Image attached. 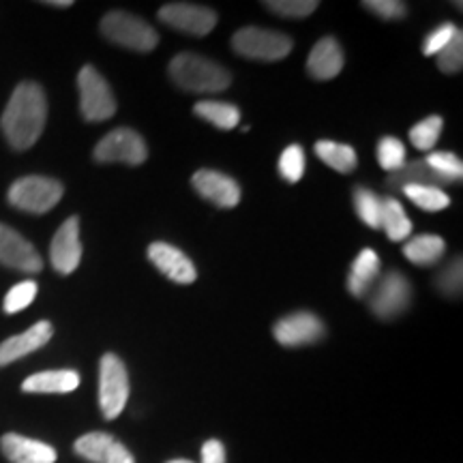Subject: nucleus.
Here are the masks:
<instances>
[{
    "label": "nucleus",
    "mask_w": 463,
    "mask_h": 463,
    "mask_svg": "<svg viewBox=\"0 0 463 463\" xmlns=\"http://www.w3.org/2000/svg\"><path fill=\"white\" fill-rule=\"evenodd\" d=\"M45 118H48V101L43 89L34 82H22L5 108L0 127L9 146L28 150L42 137Z\"/></svg>",
    "instance_id": "obj_1"
},
{
    "label": "nucleus",
    "mask_w": 463,
    "mask_h": 463,
    "mask_svg": "<svg viewBox=\"0 0 463 463\" xmlns=\"http://www.w3.org/2000/svg\"><path fill=\"white\" fill-rule=\"evenodd\" d=\"M174 84L189 92H222L232 84V75L222 65L198 54H178L170 62Z\"/></svg>",
    "instance_id": "obj_2"
},
{
    "label": "nucleus",
    "mask_w": 463,
    "mask_h": 463,
    "mask_svg": "<svg viewBox=\"0 0 463 463\" xmlns=\"http://www.w3.org/2000/svg\"><path fill=\"white\" fill-rule=\"evenodd\" d=\"M101 33L108 42L133 52H150L159 43V34L153 26L125 11H112L103 17Z\"/></svg>",
    "instance_id": "obj_3"
},
{
    "label": "nucleus",
    "mask_w": 463,
    "mask_h": 463,
    "mask_svg": "<svg viewBox=\"0 0 463 463\" xmlns=\"http://www.w3.org/2000/svg\"><path fill=\"white\" fill-rule=\"evenodd\" d=\"M292 39L288 34L266 31L258 26H245L232 37V48L236 54L251 58V61L275 62L283 61L292 52Z\"/></svg>",
    "instance_id": "obj_4"
},
{
    "label": "nucleus",
    "mask_w": 463,
    "mask_h": 463,
    "mask_svg": "<svg viewBox=\"0 0 463 463\" xmlns=\"http://www.w3.org/2000/svg\"><path fill=\"white\" fill-rule=\"evenodd\" d=\"M9 204L33 215H43L62 198V184L54 178L24 176L9 187Z\"/></svg>",
    "instance_id": "obj_5"
},
{
    "label": "nucleus",
    "mask_w": 463,
    "mask_h": 463,
    "mask_svg": "<svg viewBox=\"0 0 463 463\" xmlns=\"http://www.w3.org/2000/svg\"><path fill=\"white\" fill-rule=\"evenodd\" d=\"M129 399V373L118 356L108 352L99 363V405L108 420L123 414Z\"/></svg>",
    "instance_id": "obj_6"
},
{
    "label": "nucleus",
    "mask_w": 463,
    "mask_h": 463,
    "mask_svg": "<svg viewBox=\"0 0 463 463\" xmlns=\"http://www.w3.org/2000/svg\"><path fill=\"white\" fill-rule=\"evenodd\" d=\"M80 90V109L82 116L90 123H101V120L112 118L116 112V99L112 95L106 78L92 65L82 67L78 75Z\"/></svg>",
    "instance_id": "obj_7"
},
{
    "label": "nucleus",
    "mask_w": 463,
    "mask_h": 463,
    "mask_svg": "<svg viewBox=\"0 0 463 463\" xmlns=\"http://www.w3.org/2000/svg\"><path fill=\"white\" fill-rule=\"evenodd\" d=\"M148 157L144 137L129 127H118L109 131L95 148V161L99 164H127L140 165Z\"/></svg>",
    "instance_id": "obj_8"
},
{
    "label": "nucleus",
    "mask_w": 463,
    "mask_h": 463,
    "mask_svg": "<svg viewBox=\"0 0 463 463\" xmlns=\"http://www.w3.org/2000/svg\"><path fill=\"white\" fill-rule=\"evenodd\" d=\"M410 300H412V288L397 270L380 277L369 292V307L380 320H392V317L403 314L410 307Z\"/></svg>",
    "instance_id": "obj_9"
},
{
    "label": "nucleus",
    "mask_w": 463,
    "mask_h": 463,
    "mask_svg": "<svg viewBox=\"0 0 463 463\" xmlns=\"http://www.w3.org/2000/svg\"><path fill=\"white\" fill-rule=\"evenodd\" d=\"M159 20L172 26L174 31H181L194 37H204L215 28L217 14L208 7L189 3H170L159 9Z\"/></svg>",
    "instance_id": "obj_10"
},
{
    "label": "nucleus",
    "mask_w": 463,
    "mask_h": 463,
    "mask_svg": "<svg viewBox=\"0 0 463 463\" xmlns=\"http://www.w3.org/2000/svg\"><path fill=\"white\" fill-rule=\"evenodd\" d=\"M0 264L31 275L43 269V260L37 253V249L5 223H0Z\"/></svg>",
    "instance_id": "obj_11"
},
{
    "label": "nucleus",
    "mask_w": 463,
    "mask_h": 463,
    "mask_svg": "<svg viewBox=\"0 0 463 463\" xmlns=\"http://www.w3.org/2000/svg\"><path fill=\"white\" fill-rule=\"evenodd\" d=\"M52 266L56 273L71 275L82 262V242H80V219L69 217L65 223L58 228V232L52 239L50 247Z\"/></svg>",
    "instance_id": "obj_12"
},
{
    "label": "nucleus",
    "mask_w": 463,
    "mask_h": 463,
    "mask_svg": "<svg viewBox=\"0 0 463 463\" xmlns=\"http://www.w3.org/2000/svg\"><path fill=\"white\" fill-rule=\"evenodd\" d=\"M324 333H326L324 322L309 311H298V314L281 317L273 328L275 339L286 347L316 344L324 337Z\"/></svg>",
    "instance_id": "obj_13"
},
{
    "label": "nucleus",
    "mask_w": 463,
    "mask_h": 463,
    "mask_svg": "<svg viewBox=\"0 0 463 463\" xmlns=\"http://www.w3.org/2000/svg\"><path fill=\"white\" fill-rule=\"evenodd\" d=\"M191 184L202 198L219 208H234L241 202V187L234 178L217 170H200L194 174Z\"/></svg>",
    "instance_id": "obj_14"
},
{
    "label": "nucleus",
    "mask_w": 463,
    "mask_h": 463,
    "mask_svg": "<svg viewBox=\"0 0 463 463\" xmlns=\"http://www.w3.org/2000/svg\"><path fill=\"white\" fill-rule=\"evenodd\" d=\"M75 453L90 463H136L133 455L114 436L92 431L78 438L73 444Z\"/></svg>",
    "instance_id": "obj_15"
},
{
    "label": "nucleus",
    "mask_w": 463,
    "mask_h": 463,
    "mask_svg": "<svg viewBox=\"0 0 463 463\" xmlns=\"http://www.w3.org/2000/svg\"><path fill=\"white\" fill-rule=\"evenodd\" d=\"M148 260L157 266L159 273H164L174 283L189 286L198 279V270H195L194 262L184 256L181 249L167 245V242H153L148 247Z\"/></svg>",
    "instance_id": "obj_16"
},
{
    "label": "nucleus",
    "mask_w": 463,
    "mask_h": 463,
    "mask_svg": "<svg viewBox=\"0 0 463 463\" xmlns=\"http://www.w3.org/2000/svg\"><path fill=\"white\" fill-rule=\"evenodd\" d=\"M52 335H54L52 324L42 320L34 324V326L28 328L26 333L15 335V337H9L7 341H3V344H0V367L20 361V358L28 356L31 352L43 347L52 339Z\"/></svg>",
    "instance_id": "obj_17"
},
{
    "label": "nucleus",
    "mask_w": 463,
    "mask_h": 463,
    "mask_svg": "<svg viewBox=\"0 0 463 463\" xmlns=\"http://www.w3.org/2000/svg\"><path fill=\"white\" fill-rule=\"evenodd\" d=\"M0 449L11 463H54L58 457L50 444L17 433H5L0 438Z\"/></svg>",
    "instance_id": "obj_18"
},
{
    "label": "nucleus",
    "mask_w": 463,
    "mask_h": 463,
    "mask_svg": "<svg viewBox=\"0 0 463 463\" xmlns=\"http://www.w3.org/2000/svg\"><path fill=\"white\" fill-rule=\"evenodd\" d=\"M344 50L337 43V39L324 37L314 45L309 58H307V71L314 80H333L335 75L344 69Z\"/></svg>",
    "instance_id": "obj_19"
},
{
    "label": "nucleus",
    "mask_w": 463,
    "mask_h": 463,
    "mask_svg": "<svg viewBox=\"0 0 463 463\" xmlns=\"http://www.w3.org/2000/svg\"><path fill=\"white\" fill-rule=\"evenodd\" d=\"M380 256L373 251V249H363L358 253L354 262H352L350 275H347V292L352 297L363 298L372 292L375 281L380 279Z\"/></svg>",
    "instance_id": "obj_20"
},
{
    "label": "nucleus",
    "mask_w": 463,
    "mask_h": 463,
    "mask_svg": "<svg viewBox=\"0 0 463 463\" xmlns=\"http://www.w3.org/2000/svg\"><path fill=\"white\" fill-rule=\"evenodd\" d=\"M80 386V375L73 369H58V372H42L22 382L24 392H43V395H62L73 392Z\"/></svg>",
    "instance_id": "obj_21"
},
{
    "label": "nucleus",
    "mask_w": 463,
    "mask_h": 463,
    "mask_svg": "<svg viewBox=\"0 0 463 463\" xmlns=\"http://www.w3.org/2000/svg\"><path fill=\"white\" fill-rule=\"evenodd\" d=\"M386 184L392 191H402L410 184H427V187H439L442 189L444 184H450L447 178H442L439 174L431 170L425 161H410L405 164L402 170H397L395 174H389L386 178Z\"/></svg>",
    "instance_id": "obj_22"
},
{
    "label": "nucleus",
    "mask_w": 463,
    "mask_h": 463,
    "mask_svg": "<svg viewBox=\"0 0 463 463\" xmlns=\"http://www.w3.org/2000/svg\"><path fill=\"white\" fill-rule=\"evenodd\" d=\"M444 249H447V242L439 239V236L419 234L405 242L403 256L416 266H433L442 260Z\"/></svg>",
    "instance_id": "obj_23"
},
{
    "label": "nucleus",
    "mask_w": 463,
    "mask_h": 463,
    "mask_svg": "<svg viewBox=\"0 0 463 463\" xmlns=\"http://www.w3.org/2000/svg\"><path fill=\"white\" fill-rule=\"evenodd\" d=\"M380 228L395 242H402L412 234V222L405 215L403 204L397 198H382Z\"/></svg>",
    "instance_id": "obj_24"
},
{
    "label": "nucleus",
    "mask_w": 463,
    "mask_h": 463,
    "mask_svg": "<svg viewBox=\"0 0 463 463\" xmlns=\"http://www.w3.org/2000/svg\"><path fill=\"white\" fill-rule=\"evenodd\" d=\"M316 155L324 164L341 174L354 172L356 170V150L350 144H339L331 140H320L316 144Z\"/></svg>",
    "instance_id": "obj_25"
},
{
    "label": "nucleus",
    "mask_w": 463,
    "mask_h": 463,
    "mask_svg": "<svg viewBox=\"0 0 463 463\" xmlns=\"http://www.w3.org/2000/svg\"><path fill=\"white\" fill-rule=\"evenodd\" d=\"M194 112H195V116L208 120V123L215 125L217 129H222V131L234 129L241 120L239 108L232 106V103H223V101H200L194 106Z\"/></svg>",
    "instance_id": "obj_26"
},
{
    "label": "nucleus",
    "mask_w": 463,
    "mask_h": 463,
    "mask_svg": "<svg viewBox=\"0 0 463 463\" xmlns=\"http://www.w3.org/2000/svg\"><path fill=\"white\" fill-rule=\"evenodd\" d=\"M402 194L412 202L414 206H419L420 211L427 213H438L449 208L450 198L444 189L439 187H427V184H410V187L402 189Z\"/></svg>",
    "instance_id": "obj_27"
},
{
    "label": "nucleus",
    "mask_w": 463,
    "mask_h": 463,
    "mask_svg": "<svg viewBox=\"0 0 463 463\" xmlns=\"http://www.w3.org/2000/svg\"><path fill=\"white\" fill-rule=\"evenodd\" d=\"M354 208L361 222L369 228L380 230V215H382V198L373 194L372 189L356 187L354 189Z\"/></svg>",
    "instance_id": "obj_28"
},
{
    "label": "nucleus",
    "mask_w": 463,
    "mask_h": 463,
    "mask_svg": "<svg viewBox=\"0 0 463 463\" xmlns=\"http://www.w3.org/2000/svg\"><path fill=\"white\" fill-rule=\"evenodd\" d=\"M442 125L444 120L439 116H427L425 120L416 123L410 129V142L419 150H431L436 146L439 136H442Z\"/></svg>",
    "instance_id": "obj_29"
},
{
    "label": "nucleus",
    "mask_w": 463,
    "mask_h": 463,
    "mask_svg": "<svg viewBox=\"0 0 463 463\" xmlns=\"http://www.w3.org/2000/svg\"><path fill=\"white\" fill-rule=\"evenodd\" d=\"M422 161H425V164L430 165L433 172L439 174V176L447 178L450 184L461 181L463 164H461V159L457 157V155L444 153V150H433V153L427 155V157Z\"/></svg>",
    "instance_id": "obj_30"
},
{
    "label": "nucleus",
    "mask_w": 463,
    "mask_h": 463,
    "mask_svg": "<svg viewBox=\"0 0 463 463\" xmlns=\"http://www.w3.org/2000/svg\"><path fill=\"white\" fill-rule=\"evenodd\" d=\"M405 157H408V155H405L403 142L397 140V137L386 136L378 142V164L382 170L395 174L405 165Z\"/></svg>",
    "instance_id": "obj_31"
},
{
    "label": "nucleus",
    "mask_w": 463,
    "mask_h": 463,
    "mask_svg": "<svg viewBox=\"0 0 463 463\" xmlns=\"http://www.w3.org/2000/svg\"><path fill=\"white\" fill-rule=\"evenodd\" d=\"M279 174L283 181L298 183L305 174V150L298 144H292L281 153L279 157Z\"/></svg>",
    "instance_id": "obj_32"
},
{
    "label": "nucleus",
    "mask_w": 463,
    "mask_h": 463,
    "mask_svg": "<svg viewBox=\"0 0 463 463\" xmlns=\"http://www.w3.org/2000/svg\"><path fill=\"white\" fill-rule=\"evenodd\" d=\"M438 67L444 73H457L463 67V33L457 28L455 37L447 43V48L438 54Z\"/></svg>",
    "instance_id": "obj_33"
},
{
    "label": "nucleus",
    "mask_w": 463,
    "mask_h": 463,
    "mask_svg": "<svg viewBox=\"0 0 463 463\" xmlns=\"http://www.w3.org/2000/svg\"><path fill=\"white\" fill-rule=\"evenodd\" d=\"M436 288L447 297H459L463 288V269H461V258H455L449 266H444L436 277Z\"/></svg>",
    "instance_id": "obj_34"
},
{
    "label": "nucleus",
    "mask_w": 463,
    "mask_h": 463,
    "mask_svg": "<svg viewBox=\"0 0 463 463\" xmlns=\"http://www.w3.org/2000/svg\"><path fill=\"white\" fill-rule=\"evenodd\" d=\"M34 297H37V283L22 281L9 289L7 297H5L3 309L7 311V314H17V311L26 309V307L34 300Z\"/></svg>",
    "instance_id": "obj_35"
},
{
    "label": "nucleus",
    "mask_w": 463,
    "mask_h": 463,
    "mask_svg": "<svg viewBox=\"0 0 463 463\" xmlns=\"http://www.w3.org/2000/svg\"><path fill=\"white\" fill-rule=\"evenodd\" d=\"M264 7L283 17H307L317 9V3L316 0H269Z\"/></svg>",
    "instance_id": "obj_36"
},
{
    "label": "nucleus",
    "mask_w": 463,
    "mask_h": 463,
    "mask_svg": "<svg viewBox=\"0 0 463 463\" xmlns=\"http://www.w3.org/2000/svg\"><path fill=\"white\" fill-rule=\"evenodd\" d=\"M455 33H457V26L450 24V22L433 28V31L427 34L425 43H422V52H425V56H438L439 52L447 48L450 39L455 37Z\"/></svg>",
    "instance_id": "obj_37"
},
{
    "label": "nucleus",
    "mask_w": 463,
    "mask_h": 463,
    "mask_svg": "<svg viewBox=\"0 0 463 463\" xmlns=\"http://www.w3.org/2000/svg\"><path fill=\"white\" fill-rule=\"evenodd\" d=\"M363 7L380 15L382 20H402L408 14V7L397 0H367V3H363Z\"/></svg>",
    "instance_id": "obj_38"
},
{
    "label": "nucleus",
    "mask_w": 463,
    "mask_h": 463,
    "mask_svg": "<svg viewBox=\"0 0 463 463\" xmlns=\"http://www.w3.org/2000/svg\"><path fill=\"white\" fill-rule=\"evenodd\" d=\"M202 463H225V449L219 439H208L202 447Z\"/></svg>",
    "instance_id": "obj_39"
},
{
    "label": "nucleus",
    "mask_w": 463,
    "mask_h": 463,
    "mask_svg": "<svg viewBox=\"0 0 463 463\" xmlns=\"http://www.w3.org/2000/svg\"><path fill=\"white\" fill-rule=\"evenodd\" d=\"M45 5H50V7H61V9H65V7H71V0H50V3H45Z\"/></svg>",
    "instance_id": "obj_40"
},
{
    "label": "nucleus",
    "mask_w": 463,
    "mask_h": 463,
    "mask_svg": "<svg viewBox=\"0 0 463 463\" xmlns=\"http://www.w3.org/2000/svg\"><path fill=\"white\" fill-rule=\"evenodd\" d=\"M167 463H194V461H187V459H172V461H167Z\"/></svg>",
    "instance_id": "obj_41"
}]
</instances>
